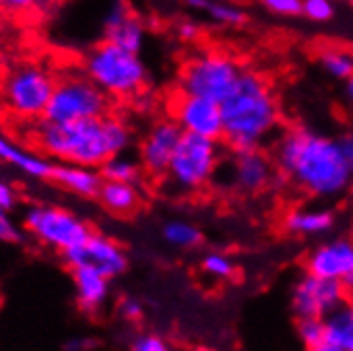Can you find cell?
I'll return each mask as SVG.
<instances>
[{"mask_svg": "<svg viewBox=\"0 0 353 351\" xmlns=\"http://www.w3.org/2000/svg\"><path fill=\"white\" fill-rule=\"evenodd\" d=\"M274 160L300 190L315 198H336L353 179L339 139L311 128L285 130L274 145Z\"/></svg>", "mask_w": 353, "mask_h": 351, "instance_id": "1", "label": "cell"}, {"mask_svg": "<svg viewBox=\"0 0 353 351\" xmlns=\"http://www.w3.org/2000/svg\"><path fill=\"white\" fill-rule=\"evenodd\" d=\"M223 139L232 149H254L279 126V103L258 72L243 70L234 90L221 103Z\"/></svg>", "mask_w": 353, "mask_h": 351, "instance_id": "2", "label": "cell"}, {"mask_svg": "<svg viewBox=\"0 0 353 351\" xmlns=\"http://www.w3.org/2000/svg\"><path fill=\"white\" fill-rule=\"evenodd\" d=\"M32 141L41 152L60 162L98 168L109 158L103 117L68 123L39 119L32 126Z\"/></svg>", "mask_w": 353, "mask_h": 351, "instance_id": "3", "label": "cell"}, {"mask_svg": "<svg viewBox=\"0 0 353 351\" xmlns=\"http://www.w3.org/2000/svg\"><path fill=\"white\" fill-rule=\"evenodd\" d=\"M83 72L107 96L128 98L143 90L147 66L139 54L121 49L109 41L96 45L83 60Z\"/></svg>", "mask_w": 353, "mask_h": 351, "instance_id": "4", "label": "cell"}, {"mask_svg": "<svg viewBox=\"0 0 353 351\" xmlns=\"http://www.w3.org/2000/svg\"><path fill=\"white\" fill-rule=\"evenodd\" d=\"M56 77L52 70L37 62H23L5 72L3 90H0V107L11 117L21 121H39L52 100Z\"/></svg>", "mask_w": 353, "mask_h": 351, "instance_id": "5", "label": "cell"}, {"mask_svg": "<svg viewBox=\"0 0 353 351\" xmlns=\"http://www.w3.org/2000/svg\"><path fill=\"white\" fill-rule=\"evenodd\" d=\"M109 113V96L100 90L88 74H62L56 81L52 100L45 109L43 119L68 123L98 119Z\"/></svg>", "mask_w": 353, "mask_h": 351, "instance_id": "6", "label": "cell"}, {"mask_svg": "<svg viewBox=\"0 0 353 351\" xmlns=\"http://www.w3.org/2000/svg\"><path fill=\"white\" fill-rule=\"evenodd\" d=\"M241 72L243 70L232 56L200 52L183 64L179 72V90L181 94L207 98L219 105L234 90Z\"/></svg>", "mask_w": 353, "mask_h": 351, "instance_id": "7", "label": "cell"}, {"mask_svg": "<svg viewBox=\"0 0 353 351\" xmlns=\"http://www.w3.org/2000/svg\"><path fill=\"white\" fill-rule=\"evenodd\" d=\"M219 152L217 141L183 132L166 170L168 179L181 192L205 188L219 168Z\"/></svg>", "mask_w": 353, "mask_h": 351, "instance_id": "8", "label": "cell"}, {"mask_svg": "<svg viewBox=\"0 0 353 351\" xmlns=\"http://www.w3.org/2000/svg\"><path fill=\"white\" fill-rule=\"evenodd\" d=\"M26 230L43 245L56 249L60 254H66L68 249L81 245L90 234V225L79 219L74 213L49 207V205H34L23 215Z\"/></svg>", "mask_w": 353, "mask_h": 351, "instance_id": "9", "label": "cell"}, {"mask_svg": "<svg viewBox=\"0 0 353 351\" xmlns=\"http://www.w3.org/2000/svg\"><path fill=\"white\" fill-rule=\"evenodd\" d=\"M349 294L345 292L341 281L323 279L313 272H305L296 279L292 288V311L298 319L317 317L325 319L332 311H336L341 305L347 303Z\"/></svg>", "mask_w": 353, "mask_h": 351, "instance_id": "10", "label": "cell"}, {"mask_svg": "<svg viewBox=\"0 0 353 351\" xmlns=\"http://www.w3.org/2000/svg\"><path fill=\"white\" fill-rule=\"evenodd\" d=\"M64 260L70 268H94L105 277L113 279L128 268V258L123 249L105 234H90L81 245L68 249Z\"/></svg>", "mask_w": 353, "mask_h": 351, "instance_id": "11", "label": "cell"}, {"mask_svg": "<svg viewBox=\"0 0 353 351\" xmlns=\"http://www.w3.org/2000/svg\"><path fill=\"white\" fill-rule=\"evenodd\" d=\"M172 119L185 134H198L213 141L223 137L221 109L213 100L181 94L172 105Z\"/></svg>", "mask_w": 353, "mask_h": 351, "instance_id": "12", "label": "cell"}, {"mask_svg": "<svg viewBox=\"0 0 353 351\" xmlns=\"http://www.w3.org/2000/svg\"><path fill=\"white\" fill-rule=\"evenodd\" d=\"M181 137H183V130L179 128V123L174 119H162L154 123L141 143L139 158H141L143 170H147L149 174H156V177L166 174L168 164L172 160V154L176 145H179Z\"/></svg>", "mask_w": 353, "mask_h": 351, "instance_id": "13", "label": "cell"}, {"mask_svg": "<svg viewBox=\"0 0 353 351\" xmlns=\"http://www.w3.org/2000/svg\"><path fill=\"white\" fill-rule=\"evenodd\" d=\"M272 181V164L258 147L234 149L230 160V185L239 192L254 194L264 190Z\"/></svg>", "mask_w": 353, "mask_h": 351, "instance_id": "14", "label": "cell"}, {"mask_svg": "<svg viewBox=\"0 0 353 351\" xmlns=\"http://www.w3.org/2000/svg\"><path fill=\"white\" fill-rule=\"evenodd\" d=\"M307 270L323 279L343 281L353 270V241L332 239L317 245L307 258Z\"/></svg>", "mask_w": 353, "mask_h": 351, "instance_id": "15", "label": "cell"}, {"mask_svg": "<svg viewBox=\"0 0 353 351\" xmlns=\"http://www.w3.org/2000/svg\"><path fill=\"white\" fill-rule=\"evenodd\" d=\"M105 37L109 43L128 49L132 54H141L145 45V23L141 21L139 15H134L128 5L117 0L107 13L105 19Z\"/></svg>", "mask_w": 353, "mask_h": 351, "instance_id": "16", "label": "cell"}, {"mask_svg": "<svg viewBox=\"0 0 353 351\" xmlns=\"http://www.w3.org/2000/svg\"><path fill=\"white\" fill-rule=\"evenodd\" d=\"M49 179H52L54 183H58L60 188L77 194V196H85V198L98 196V190L105 181L103 174H100V170H96L92 166L70 164V162L54 164Z\"/></svg>", "mask_w": 353, "mask_h": 351, "instance_id": "17", "label": "cell"}, {"mask_svg": "<svg viewBox=\"0 0 353 351\" xmlns=\"http://www.w3.org/2000/svg\"><path fill=\"white\" fill-rule=\"evenodd\" d=\"M74 292L77 303L83 311L94 313L107 303L109 298V277L94 268H72Z\"/></svg>", "mask_w": 353, "mask_h": 351, "instance_id": "18", "label": "cell"}, {"mask_svg": "<svg viewBox=\"0 0 353 351\" xmlns=\"http://www.w3.org/2000/svg\"><path fill=\"white\" fill-rule=\"evenodd\" d=\"M334 225V213L330 209H294L285 215V228L298 237H321Z\"/></svg>", "mask_w": 353, "mask_h": 351, "instance_id": "19", "label": "cell"}, {"mask_svg": "<svg viewBox=\"0 0 353 351\" xmlns=\"http://www.w3.org/2000/svg\"><path fill=\"white\" fill-rule=\"evenodd\" d=\"M100 205L115 215H130L141 205V194L137 183H123V181H103L98 190Z\"/></svg>", "mask_w": 353, "mask_h": 351, "instance_id": "20", "label": "cell"}, {"mask_svg": "<svg viewBox=\"0 0 353 351\" xmlns=\"http://www.w3.org/2000/svg\"><path fill=\"white\" fill-rule=\"evenodd\" d=\"M0 160L15 166L17 170H21L28 177H37V179H49L52 174V162H47L45 158L26 152L23 147L7 141L5 137H0Z\"/></svg>", "mask_w": 353, "mask_h": 351, "instance_id": "21", "label": "cell"}, {"mask_svg": "<svg viewBox=\"0 0 353 351\" xmlns=\"http://www.w3.org/2000/svg\"><path fill=\"white\" fill-rule=\"evenodd\" d=\"M325 341L336 345L343 351H353V303L341 305L323 319Z\"/></svg>", "mask_w": 353, "mask_h": 351, "instance_id": "22", "label": "cell"}, {"mask_svg": "<svg viewBox=\"0 0 353 351\" xmlns=\"http://www.w3.org/2000/svg\"><path fill=\"white\" fill-rule=\"evenodd\" d=\"M188 5L194 11L205 13L211 21L221 23V26H241L247 19L245 11L239 5L225 3V0H188Z\"/></svg>", "mask_w": 353, "mask_h": 351, "instance_id": "23", "label": "cell"}, {"mask_svg": "<svg viewBox=\"0 0 353 351\" xmlns=\"http://www.w3.org/2000/svg\"><path fill=\"white\" fill-rule=\"evenodd\" d=\"M317 62L325 74H330L332 79L347 81L353 77V54L343 47H325L319 52Z\"/></svg>", "mask_w": 353, "mask_h": 351, "instance_id": "24", "label": "cell"}, {"mask_svg": "<svg viewBox=\"0 0 353 351\" xmlns=\"http://www.w3.org/2000/svg\"><path fill=\"white\" fill-rule=\"evenodd\" d=\"M141 164H137L130 158L119 156H109L103 164L98 166L100 174L105 181H123V183H137L141 179Z\"/></svg>", "mask_w": 353, "mask_h": 351, "instance_id": "25", "label": "cell"}, {"mask_svg": "<svg viewBox=\"0 0 353 351\" xmlns=\"http://www.w3.org/2000/svg\"><path fill=\"white\" fill-rule=\"evenodd\" d=\"M162 237L168 245L176 247V249H194L203 243V232L200 228H196L190 221H181V219H172L162 228Z\"/></svg>", "mask_w": 353, "mask_h": 351, "instance_id": "26", "label": "cell"}, {"mask_svg": "<svg viewBox=\"0 0 353 351\" xmlns=\"http://www.w3.org/2000/svg\"><path fill=\"white\" fill-rule=\"evenodd\" d=\"M103 134H105L109 156L123 154L132 143V132L128 128V123H125L121 117H115V115H109V113L103 117Z\"/></svg>", "mask_w": 353, "mask_h": 351, "instance_id": "27", "label": "cell"}, {"mask_svg": "<svg viewBox=\"0 0 353 351\" xmlns=\"http://www.w3.org/2000/svg\"><path fill=\"white\" fill-rule=\"evenodd\" d=\"M296 332L300 343L305 345V349H311L325 341V328H323V319L317 317H307V319H298Z\"/></svg>", "mask_w": 353, "mask_h": 351, "instance_id": "28", "label": "cell"}, {"mask_svg": "<svg viewBox=\"0 0 353 351\" xmlns=\"http://www.w3.org/2000/svg\"><path fill=\"white\" fill-rule=\"evenodd\" d=\"M203 270L213 279H230L234 274V262L219 252H211L203 258Z\"/></svg>", "mask_w": 353, "mask_h": 351, "instance_id": "29", "label": "cell"}, {"mask_svg": "<svg viewBox=\"0 0 353 351\" xmlns=\"http://www.w3.org/2000/svg\"><path fill=\"white\" fill-rule=\"evenodd\" d=\"M302 15L317 23L330 21L334 17V3L332 0H302Z\"/></svg>", "mask_w": 353, "mask_h": 351, "instance_id": "30", "label": "cell"}, {"mask_svg": "<svg viewBox=\"0 0 353 351\" xmlns=\"http://www.w3.org/2000/svg\"><path fill=\"white\" fill-rule=\"evenodd\" d=\"M266 11L279 17H298L302 15V0H262Z\"/></svg>", "mask_w": 353, "mask_h": 351, "instance_id": "31", "label": "cell"}, {"mask_svg": "<svg viewBox=\"0 0 353 351\" xmlns=\"http://www.w3.org/2000/svg\"><path fill=\"white\" fill-rule=\"evenodd\" d=\"M0 241L3 243H19L21 230L15 225V221L9 215V209L0 207Z\"/></svg>", "mask_w": 353, "mask_h": 351, "instance_id": "32", "label": "cell"}, {"mask_svg": "<svg viewBox=\"0 0 353 351\" xmlns=\"http://www.w3.org/2000/svg\"><path fill=\"white\" fill-rule=\"evenodd\" d=\"M130 351H172L170 345L158 334H141L132 341Z\"/></svg>", "mask_w": 353, "mask_h": 351, "instance_id": "33", "label": "cell"}, {"mask_svg": "<svg viewBox=\"0 0 353 351\" xmlns=\"http://www.w3.org/2000/svg\"><path fill=\"white\" fill-rule=\"evenodd\" d=\"M176 34H179L181 41L192 43V41H196L200 37V26H198L196 21H192V19H183L179 26H176Z\"/></svg>", "mask_w": 353, "mask_h": 351, "instance_id": "34", "label": "cell"}, {"mask_svg": "<svg viewBox=\"0 0 353 351\" xmlns=\"http://www.w3.org/2000/svg\"><path fill=\"white\" fill-rule=\"evenodd\" d=\"M0 3H3L5 11L11 13H28L34 7H39V0H0Z\"/></svg>", "mask_w": 353, "mask_h": 351, "instance_id": "35", "label": "cell"}, {"mask_svg": "<svg viewBox=\"0 0 353 351\" xmlns=\"http://www.w3.org/2000/svg\"><path fill=\"white\" fill-rule=\"evenodd\" d=\"M119 309H121V315L125 319H139L143 315V305L139 303V300H134V298H123Z\"/></svg>", "mask_w": 353, "mask_h": 351, "instance_id": "36", "label": "cell"}, {"mask_svg": "<svg viewBox=\"0 0 353 351\" xmlns=\"http://www.w3.org/2000/svg\"><path fill=\"white\" fill-rule=\"evenodd\" d=\"M339 147H341V154H343L347 166L353 170V132L341 137V139H339Z\"/></svg>", "mask_w": 353, "mask_h": 351, "instance_id": "37", "label": "cell"}, {"mask_svg": "<svg viewBox=\"0 0 353 351\" xmlns=\"http://www.w3.org/2000/svg\"><path fill=\"white\" fill-rule=\"evenodd\" d=\"M15 205V192L9 183L5 181H0V207H5V209H13Z\"/></svg>", "mask_w": 353, "mask_h": 351, "instance_id": "38", "label": "cell"}, {"mask_svg": "<svg viewBox=\"0 0 353 351\" xmlns=\"http://www.w3.org/2000/svg\"><path fill=\"white\" fill-rule=\"evenodd\" d=\"M307 351H343V349H339L336 345L327 343V341H321L319 345H315V347H311V349H307Z\"/></svg>", "mask_w": 353, "mask_h": 351, "instance_id": "39", "label": "cell"}, {"mask_svg": "<svg viewBox=\"0 0 353 351\" xmlns=\"http://www.w3.org/2000/svg\"><path fill=\"white\" fill-rule=\"evenodd\" d=\"M341 283H343L345 292H347L349 296H353V270H351V272L347 274V277H345V279H343Z\"/></svg>", "mask_w": 353, "mask_h": 351, "instance_id": "40", "label": "cell"}, {"mask_svg": "<svg viewBox=\"0 0 353 351\" xmlns=\"http://www.w3.org/2000/svg\"><path fill=\"white\" fill-rule=\"evenodd\" d=\"M347 98L351 100V105H353V77L347 79Z\"/></svg>", "mask_w": 353, "mask_h": 351, "instance_id": "41", "label": "cell"}, {"mask_svg": "<svg viewBox=\"0 0 353 351\" xmlns=\"http://www.w3.org/2000/svg\"><path fill=\"white\" fill-rule=\"evenodd\" d=\"M3 81H5V72H3V68H0V90H3Z\"/></svg>", "mask_w": 353, "mask_h": 351, "instance_id": "42", "label": "cell"}, {"mask_svg": "<svg viewBox=\"0 0 353 351\" xmlns=\"http://www.w3.org/2000/svg\"><path fill=\"white\" fill-rule=\"evenodd\" d=\"M3 11H5V9H3V3H0V15H3Z\"/></svg>", "mask_w": 353, "mask_h": 351, "instance_id": "43", "label": "cell"}, {"mask_svg": "<svg viewBox=\"0 0 353 351\" xmlns=\"http://www.w3.org/2000/svg\"><path fill=\"white\" fill-rule=\"evenodd\" d=\"M343 3H349V5H353V0H343Z\"/></svg>", "mask_w": 353, "mask_h": 351, "instance_id": "44", "label": "cell"}]
</instances>
